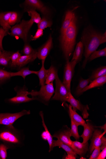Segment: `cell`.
<instances>
[{
    "label": "cell",
    "instance_id": "1",
    "mask_svg": "<svg viewBox=\"0 0 106 159\" xmlns=\"http://www.w3.org/2000/svg\"><path fill=\"white\" fill-rule=\"evenodd\" d=\"M106 42V33L101 34L93 29H86L83 34L82 41L85 48V60L83 67H85L91 54L96 51L99 46Z\"/></svg>",
    "mask_w": 106,
    "mask_h": 159
},
{
    "label": "cell",
    "instance_id": "2",
    "mask_svg": "<svg viewBox=\"0 0 106 159\" xmlns=\"http://www.w3.org/2000/svg\"><path fill=\"white\" fill-rule=\"evenodd\" d=\"M25 136L22 131L13 125L6 126L0 130V141L10 148H21L24 144Z\"/></svg>",
    "mask_w": 106,
    "mask_h": 159
},
{
    "label": "cell",
    "instance_id": "3",
    "mask_svg": "<svg viewBox=\"0 0 106 159\" xmlns=\"http://www.w3.org/2000/svg\"><path fill=\"white\" fill-rule=\"evenodd\" d=\"M77 33V19L75 14L71 24L61 34L60 39L62 48L67 60H69L73 51Z\"/></svg>",
    "mask_w": 106,
    "mask_h": 159
},
{
    "label": "cell",
    "instance_id": "4",
    "mask_svg": "<svg viewBox=\"0 0 106 159\" xmlns=\"http://www.w3.org/2000/svg\"><path fill=\"white\" fill-rule=\"evenodd\" d=\"M53 82L41 86L39 91H32L28 92V95H31L35 99H39L44 103H48L54 93Z\"/></svg>",
    "mask_w": 106,
    "mask_h": 159
},
{
    "label": "cell",
    "instance_id": "5",
    "mask_svg": "<svg viewBox=\"0 0 106 159\" xmlns=\"http://www.w3.org/2000/svg\"><path fill=\"white\" fill-rule=\"evenodd\" d=\"M30 20H22L21 23L13 26L11 29L12 36L18 37L26 41L28 32L33 25Z\"/></svg>",
    "mask_w": 106,
    "mask_h": 159
},
{
    "label": "cell",
    "instance_id": "6",
    "mask_svg": "<svg viewBox=\"0 0 106 159\" xmlns=\"http://www.w3.org/2000/svg\"><path fill=\"white\" fill-rule=\"evenodd\" d=\"M56 90L52 99L59 100L63 102H67L71 93L59 79L58 75L55 79Z\"/></svg>",
    "mask_w": 106,
    "mask_h": 159
},
{
    "label": "cell",
    "instance_id": "7",
    "mask_svg": "<svg viewBox=\"0 0 106 159\" xmlns=\"http://www.w3.org/2000/svg\"><path fill=\"white\" fill-rule=\"evenodd\" d=\"M31 113L30 110H23L21 112L14 113H0V125L6 126L13 125L17 120L24 116Z\"/></svg>",
    "mask_w": 106,
    "mask_h": 159
},
{
    "label": "cell",
    "instance_id": "8",
    "mask_svg": "<svg viewBox=\"0 0 106 159\" xmlns=\"http://www.w3.org/2000/svg\"><path fill=\"white\" fill-rule=\"evenodd\" d=\"M77 63L76 61H71L70 62L69 60H67L65 66L63 83L70 92L71 82L74 75V69Z\"/></svg>",
    "mask_w": 106,
    "mask_h": 159
},
{
    "label": "cell",
    "instance_id": "9",
    "mask_svg": "<svg viewBox=\"0 0 106 159\" xmlns=\"http://www.w3.org/2000/svg\"><path fill=\"white\" fill-rule=\"evenodd\" d=\"M26 87H24L16 91L17 95L9 99V102L14 104H21L26 103L35 100V99L33 98H30L28 97V92Z\"/></svg>",
    "mask_w": 106,
    "mask_h": 159
},
{
    "label": "cell",
    "instance_id": "10",
    "mask_svg": "<svg viewBox=\"0 0 106 159\" xmlns=\"http://www.w3.org/2000/svg\"><path fill=\"white\" fill-rule=\"evenodd\" d=\"M67 102L70 104L73 110L76 111L79 110L81 112L84 119L88 118L89 114L88 112V110H89L88 105H83L79 101L75 99L71 93L70 94Z\"/></svg>",
    "mask_w": 106,
    "mask_h": 159
},
{
    "label": "cell",
    "instance_id": "11",
    "mask_svg": "<svg viewBox=\"0 0 106 159\" xmlns=\"http://www.w3.org/2000/svg\"><path fill=\"white\" fill-rule=\"evenodd\" d=\"M106 132L102 133L101 130L95 129L91 139L90 145L88 148L89 154H91L94 149L100 147L102 143V137Z\"/></svg>",
    "mask_w": 106,
    "mask_h": 159
},
{
    "label": "cell",
    "instance_id": "12",
    "mask_svg": "<svg viewBox=\"0 0 106 159\" xmlns=\"http://www.w3.org/2000/svg\"><path fill=\"white\" fill-rule=\"evenodd\" d=\"M71 137L70 129L67 125L55 133L53 136V137L57 138L70 147L73 141L71 139Z\"/></svg>",
    "mask_w": 106,
    "mask_h": 159
},
{
    "label": "cell",
    "instance_id": "13",
    "mask_svg": "<svg viewBox=\"0 0 106 159\" xmlns=\"http://www.w3.org/2000/svg\"><path fill=\"white\" fill-rule=\"evenodd\" d=\"M53 47V39L50 35L48 39L39 50L37 57L42 61H45Z\"/></svg>",
    "mask_w": 106,
    "mask_h": 159
},
{
    "label": "cell",
    "instance_id": "14",
    "mask_svg": "<svg viewBox=\"0 0 106 159\" xmlns=\"http://www.w3.org/2000/svg\"><path fill=\"white\" fill-rule=\"evenodd\" d=\"M25 4L26 5L33 8V9L39 10L44 15L47 16L49 14L48 9L39 0H26Z\"/></svg>",
    "mask_w": 106,
    "mask_h": 159
},
{
    "label": "cell",
    "instance_id": "15",
    "mask_svg": "<svg viewBox=\"0 0 106 159\" xmlns=\"http://www.w3.org/2000/svg\"><path fill=\"white\" fill-rule=\"evenodd\" d=\"M89 144L81 143L77 141H72L71 147L77 155L81 157L85 156L88 150Z\"/></svg>",
    "mask_w": 106,
    "mask_h": 159
},
{
    "label": "cell",
    "instance_id": "16",
    "mask_svg": "<svg viewBox=\"0 0 106 159\" xmlns=\"http://www.w3.org/2000/svg\"><path fill=\"white\" fill-rule=\"evenodd\" d=\"M84 128L82 134L80 136L83 139V143H85L91 138L95 130V127L92 124L87 122L83 125Z\"/></svg>",
    "mask_w": 106,
    "mask_h": 159
},
{
    "label": "cell",
    "instance_id": "17",
    "mask_svg": "<svg viewBox=\"0 0 106 159\" xmlns=\"http://www.w3.org/2000/svg\"><path fill=\"white\" fill-rule=\"evenodd\" d=\"M69 112L71 120L76 124L78 126H83L85 123L83 118L76 111L73 110L71 106L69 105L68 107Z\"/></svg>",
    "mask_w": 106,
    "mask_h": 159
},
{
    "label": "cell",
    "instance_id": "18",
    "mask_svg": "<svg viewBox=\"0 0 106 159\" xmlns=\"http://www.w3.org/2000/svg\"><path fill=\"white\" fill-rule=\"evenodd\" d=\"M12 11L0 13V25L5 31L8 32L11 26L9 23V20Z\"/></svg>",
    "mask_w": 106,
    "mask_h": 159
},
{
    "label": "cell",
    "instance_id": "19",
    "mask_svg": "<svg viewBox=\"0 0 106 159\" xmlns=\"http://www.w3.org/2000/svg\"><path fill=\"white\" fill-rule=\"evenodd\" d=\"M37 52L30 55L21 56L17 63V66L21 67L34 61L37 57Z\"/></svg>",
    "mask_w": 106,
    "mask_h": 159
},
{
    "label": "cell",
    "instance_id": "20",
    "mask_svg": "<svg viewBox=\"0 0 106 159\" xmlns=\"http://www.w3.org/2000/svg\"><path fill=\"white\" fill-rule=\"evenodd\" d=\"M54 148L58 147L62 148L67 153V155H70L76 158L77 155L73 151L71 148L67 144L62 142L59 139L53 140Z\"/></svg>",
    "mask_w": 106,
    "mask_h": 159
},
{
    "label": "cell",
    "instance_id": "21",
    "mask_svg": "<svg viewBox=\"0 0 106 159\" xmlns=\"http://www.w3.org/2000/svg\"><path fill=\"white\" fill-rule=\"evenodd\" d=\"M106 82V75L98 78L90 82L89 85L84 90L83 92L93 88L103 85Z\"/></svg>",
    "mask_w": 106,
    "mask_h": 159
},
{
    "label": "cell",
    "instance_id": "22",
    "mask_svg": "<svg viewBox=\"0 0 106 159\" xmlns=\"http://www.w3.org/2000/svg\"><path fill=\"white\" fill-rule=\"evenodd\" d=\"M84 47L81 41L78 43L74 51L71 61H76L77 63L81 60L84 52Z\"/></svg>",
    "mask_w": 106,
    "mask_h": 159
},
{
    "label": "cell",
    "instance_id": "23",
    "mask_svg": "<svg viewBox=\"0 0 106 159\" xmlns=\"http://www.w3.org/2000/svg\"><path fill=\"white\" fill-rule=\"evenodd\" d=\"M73 10H69L66 12L65 19L61 29V34H62L71 24L75 14Z\"/></svg>",
    "mask_w": 106,
    "mask_h": 159
},
{
    "label": "cell",
    "instance_id": "24",
    "mask_svg": "<svg viewBox=\"0 0 106 159\" xmlns=\"http://www.w3.org/2000/svg\"><path fill=\"white\" fill-rule=\"evenodd\" d=\"M44 61H42V65L41 67L36 74L38 75L39 80V84L41 86L45 84V80L47 79L48 72V69H45L44 66Z\"/></svg>",
    "mask_w": 106,
    "mask_h": 159
},
{
    "label": "cell",
    "instance_id": "25",
    "mask_svg": "<svg viewBox=\"0 0 106 159\" xmlns=\"http://www.w3.org/2000/svg\"><path fill=\"white\" fill-rule=\"evenodd\" d=\"M39 115L42 120L43 126L44 128L45 131L46 133L47 138V141L48 143L49 147V152H50L52 150H53V148H54L53 147V143L54 140L53 139V136L51 135L50 133L49 132L46 125H45V123L44 120L43 113L42 111H41L39 112Z\"/></svg>",
    "mask_w": 106,
    "mask_h": 159
},
{
    "label": "cell",
    "instance_id": "26",
    "mask_svg": "<svg viewBox=\"0 0 106 159\" xmlns=\"http://www.w3.org/2000/svg\"><path fill=\"white\" fill-rule=\"evenodd\" d=\"M91 81L92 80L90 78L87 79H84L81 78L77 87L76 91V94L78 96L84 93V90Z\"/></svg>",
    "mask_w": 106,
    "mask_h": 159
},
{
    "label": "cell",
    "instance_id": "27",
    "mask_svg": "<svg viewBox=\"0 0 106 159\" xmlns=\"http://www.w3.org/2000/svg\"><path fill=\"white\" fill-rule=\"evenodd\" d=\"M37 71L30 70L29 68H24L16 73H11V77L21 76L25 80V77L28 75L32 74L36 75Z\"/></svg>",
    "mask_w": 106,
    "mask_h": 159
},
{
    "label": "cell",
    "instance_id": "28",
    "mask_svg": "<svg viewBox=\"0 0 106 159\" xmlns=\"http://www.w3.org/2000/svg\"><path fill=\"white\" fill-rule=\"evenodd\" d=\"M58 74V71L56 68L53 65L48 69V76L45 80V84L53 82L55 80Z\"/></svg>",
    "mask_w": 106,
    "mask_h": 159
},
{
    "label": "cell",
    "instance_id": "29",
    "mask_svg": "<svg viewBox=\"0 0 106 159\" xmlns=\"http://www.w3.org/2000/svg\"><path fill=\"white\" fill-rule=\"evenodd\" d=\"M12 54L11 52L6 51H2L0 56V65L4 66H7L11 60V57Z\"/></svg>",
    "mask_w": 106,
    "mask_h": 159
},
{
    "label": "cell",
    "instance_id": "30",
    "mask_svg": "<svg viewBox=\"0 0 106 159\" xmlns=\"http://www.w3.org/2000/svg\"><path fill=\"white\" fill-rule=\"evenodd\" d=\"M105 75H106V67L103 66L95 70L90 78L92 81Z\"/></svg>",
    "mask_w": 106,
    "mask_h": 159
},
{
    "label": "cell",
    "instance_id": "31",
    "mask_svg": "<svg viewBox=\"0 0 106 159\" xmlns=\"http://www.w3.org/2000/svg\"><path fill=\"white\" fill-rule=\"evenodd\" d=\"M29 16L31 17L30 20V22L34 24V23L38 24L40 21L41 19L39 15L34 9H31L27 11Z\"/></svg>",
    "mask_w": 106,
    "mask_h": 159
},
{
    "label": "cell",
    "instance_id": "32",
    "mask_svg": "<svg viewBox=\"0 0 106 159\" xmlns=\"http://www.w3.org/2000/svg\"><path fill=\"white\" fill-rule=\"evenodd\" d=\"M106 48L98 51H95L90 55L89 57L88 61H90L97 58L102 57H106Z\"/></svg>",
    "mask_w": 106,
    "mask_h": 159
},
{
    "label": "cell",
    "instance_id": "33",
    "mask_svg": "<svg viewBox=\"0 0 106 159\" xmlns=\"http://www.w3.org/2000/svg\"><path fill=\"white\" fill-rule=\"evenodd\" d=\"M52 25V21L46 17H44L38 24V29L43 30L45 28L51 27Z\"/></svg>",
    "mask_w": 106,
    "mask_h": 159
},
{
    "label": "cell",
    "instance_id": "34",
    "mask_svg": "<svg viewBox=\"0 0 106 159\" xmlns=\"http://www.w3.org/2000/svg\"><path fill=\"white\" fill-rule=\"evenodd\" d=\"M71 127L70 130L71 136L74 137L76 140H79L80 139V136L78 132V126L71 120Z\"/></svg>",
    "mask_w": 106,
    "mask_h": 159
},
{
    "label": "cell",
    "instance_id": "35",
    "mask_svg": "<svg viewBox=\"0 0 106 159\" xmlns=\"http://www.w3.org/2000/svg\"><path fill=\"white\" fill-rule=\"evenodd\" d=\"M21 56V54L19 51L12 54L11 57V66L12 67H16L17 66V63Z\"/></svg>",
    "mask_w": 106,
    "mask_h": 159
},
{
    "label": "cell",
    "instance_id": "36",
    "mask_svg": "<svg viewBox=\"0 0 106 159\" xmlns=\"http://www.w3.org/2000/svg\"><path fill=\"white\" fill-rule=\"evenodd\" d=\"M9 148L4 144H0V157L2 159H6L7 157V150Z\"/></svg>",
    "mask_w": 106,
    "mask_h": 159
},
{
    "label": "cell",
    "instance_id": "37",
    "mask_svg": "<svg viewBox=\"0 0 106 159\" xmlns=\"http://www.w3.org/2000/svg\"><path fill=\"white\" fill-rule=\"evenodd\" d=\"M11 77V72L0 69V82L10 79Z\"/></svg>",
    "mask_w": 106,
    "mask_h": 159
},
{
    "label": "cell",
    "instance_id": "38",
    "mask_svg": "<svg viewBox=\"0 0 106 159\" xmlns=\"http://www.w3.org/2000/svg\"><path fill=\"white\" fill-rule=\"evenodd\" d=\"M37 52L34 50L29 44L25 45L23 50V53L25 55H32Z\"/></svg>",
    "mask_w": 106,
    "mask_h": 159
},
{
    "label": "cell",
    "instance_id": "39",
    "mask_svg": "<svg viewBox=\"0 0 106 159\" xmlns=\"http://www.w3.org/2000/svg\"><path fill=\"white\" fill-rule=\"evenodd\" d=\"M18 13L16 12H12L9 20L10 25H13L16 24L18 20Z\"/></svg>",
    "mask_w": 106,
    "mask_h": 159
},
{
    "label": "cell",
    "instance_id": "40",
    "mask_svg": "<svg viewBox=\"0 0 106 159\" xmlns=\"http://www.w3.org/2000/svg\"><path fill=\"white\" fill-rule=\"evenodd\" d=\"M8 32L4 30L1 27L0 28V49L2 51H4L2 46V41L4 37L8 34Z\"/></svg>",
    "mask_w": 106,
    "mask_h": 159
},
{
    "label": "cell",
    "instance_id": "41",
    "mask_svg": "<svg viewBox=\"0 0 106 159\" xmlns=\"http://www.w3.org/2000/svg\"><path fill=\"white\" fill-rule=\"evenodd\" d=\"M100 147L95 148L92 152V154L90 156L89 159H97L101 152Z\"/></svg>",
    "mask_w": 106,
    "mask_h": 159
},
{
    "label": "cell",
    "instance_id": "42",
    "mask_svg": "<svg viewBox=\"0 0 106 159\" xmlns=\"http://www.w3.org/2000/svg\"><path fill=\"white\" fill-rule=\"evenodd\" d=\"M43 34V30L38 29L35 35L33 38V39L34 40H36L41 37Z\"/></svg>",
    "mask_w": 106,
    "mask_h": 159
},
{
    "label": "cell",
    "instance_id": "43",
    "mask_svg": "<svg viewBox=\"0 0 106 159\" xmlns=\"http://www.w3.org/2000/svg\"><path fill=\"white\" fill-rule=\"evenodd\" d=\"M106 157V147L102 150L97 159H104Z\"/></svg>",
    "mask_w": 106,
    "mask_h": 159
},
{
    "label": "cell",
    "instance_id": "44",
    "mask_svg": "<svg viewBox=\"0 0 106 159\" xmlns=\"http://www.w3.org/2000/svg\"><path fill=\"white\" fill-rule=\"evenodd\" d=\"M102 143L100 147L101 150L106 147V139L104 136L102 137Z\"/></svg>",
    "mask_w": 106,
    "mask_h": 159
},
{
    "label": "cell",
    "instance_id": "45",
    "mask_svg": "<svg viewBox=\"0 0 106 159\" xmlns=\"http://www.w3.org/2000/svg\"><path fill=\"white\" fill-rule=\"evenodd\" d=\"M41 137L42 139L45 140H47V135L45 131L43 132L41 134Z\"/></svg>",
    "mask_w": 106,
    "mask_h": 159
},
{
    "label": "cell",
    "instance_id": "46",
    "mask_svg": "<svg viewBox=\"0 0 106 159\" xmlns=\"http://www.w3.org/2000/svg\"><path fill=\"white\" fill-rule=\"evenodd\" d=\"M95 127L98 128L99 127L102 129H103L104 130V131L106 132V124H105L104 125H103L102 126H95Z\"/></svg>",
    "mask_w": 106,
    "mask_h": 159
},
{
    "label": "cell",
    "instance_id": "47",
    "mask_svg": "<svg viewBox=\"0 0 106 159\" xmlns=\"http://www.w3.org/2000/svg\"><path fill=\"white\" fill-rule=\"evenodd\" d=\"M2 54V51L1 50V49H0V56H1V55Z\"/></svg>",
    "mask_w": 106,
    "mask_h": 159
},
{
    "label": "cell",
    "instance_id": "48",
    "mask_svg": "<svg viewBox=\"0 0 106 159\" xmlns=\"http://www.w3.org/2000/svg\"><path fill=\"white\" fill-rule=\"evenodd\" d=\"M0 159H1V157H0Z\"/></svg>",
    "mask_w": 106,
    "mask_h": 159
}]
</instances>
